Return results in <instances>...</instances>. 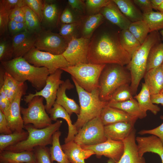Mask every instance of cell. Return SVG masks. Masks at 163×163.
Returning a JSON list of instances; mask_svg holds the SVG:
<instances>
[{
  "mask_svg": "<svg viewBox=\"0 0 163 163\" xmlns=\"http://www.w3.org/2000/svg\"><path fill=\"white\" fill-rule=\"evenodd\" d=\"M131 56L121 45L119 40L107 33L93 38L88 46V63L117 64L124 66L130 62Z\"/></svg>",
  "mask_w": 163,
  "mask_h": 163,
  "instance_id": "obj_1",
  "label": "cell"
},
{
  "mask_svg": "<svg viewBox=\"0 0 163 163\" xmlns=\"http://www.w3.org/2000/svg\"><path fill=\"white\" fill-rule=\"evenodd\" d=\"M1 65L16 80L23 83L27 81L38 91L45 86L46 79L50 74L47 68L36 67L23 57L1 62Z\"/></svg>",
  "mask_w": 163,
  "mask_h": 163,
  "instance_id": "obj_2",
  "label": "cell"
},
{
  "mask_svg": "<svg viewBox=\"0 0 163 163\" xmlns=\"http://www.w3.org/2000/svg\"><path fill=\"white\" fill-rule=\"evenodd\" d=\"M158 31L149 33L144 42L132 55L131 60L126 65L131 76L130 87L133 95L136 94L139 83L146 72L147 59L151 48L161 42Z\"/></svg>",
  "mask_w": 163,
  "mask_h": 163,
  "instance_id": "obj_3",
  "label": "cell"
},
{
  "mask_svg": "<svg viewBox=\"0 0 163 163\" xmlns=\"http://www.w3.org/2000/svg\"><path fill=\"white\" fill-rule=\"evenodd\" d=\"M78 94L80 112L77 115V119L73 124L78 130L90 120L100 117L103 108L107 106L108 102L101 101L100 97L99 89L91 92H88L81 88L72 78Z\"/></svg>",
  "mask_w": 163,
  "mask_h": 163,
  "instance_id": "obj_4",
  "label": "cell"
},
{
  "mask_svg": "<svg viewBox=\"0 0 163 163\" xmlns=\"http://www.w3.org/2000/svg\"><path fill=\"white\" fill-rule=\"evenodd\" d=\"M131 82L130 73L124 66L117 64L106 65L99 79L101 100L108 102L117 88L123 85H129Z\"/></svg>",
  "mask_w": 163,
  "mask_h": 163,
  "instance_id": "obj_5",
  "label": "cell"
},
{
  "mask_svg": "<svg viewBox=\"0 0 163 163\" xmlns=\"http://www.w3.org/2000/svg\"><path fill=\"white\" fill-rule=\"evenodd\" d=\"M62 123V121L57 120L49 126L40 129L37 128L31 124L24 125V128L28 133L27 139L8 147L5 150L15 152L31 151H34L36 147L51 145L53 135L59 130Z\"/></svg>",
  "mask_w": 163,
  "mask_h": 163,
  "instance_id": "obj_6",
  "label": "cell"
},
{
  "mask_svg": "<svg viewBox=\"0 0 163 163\" xmlns=\"http://www.w3.org/2000/svg\"><path fill=\"white\" fill-rule=\"evenodd\" d=\"M106 65L79 63L61 69L71 75L81 88L91 92L99 88L100 76Z\"/></svg>",
  "mask_w": 163,
  "mask_h": 163,
  "instance_id": "obj_7",
  "label": "cell"
},
{
  "mask_svg": "<svg viewBox=\"0 0 163 163\" xmlns=\"http://www.w3.org/2000/svg\"><path fill=\"white\" fill-rule=\"evenodd\" d=\"M44 98L36 96L28 104V107H21L24 125L32 124L35 128L40 129L46 128L52 124L51 119L47 113L43 103Z\"/></svg>",
  "mask_w": 163,
  "mask_h": 163,
  "instance_id": "obj_8",
  "label": "cell"
},
{
  "mask_svg": "<svg viewBox=\"0 0 163 163\" xmlns=\"http://www.w3.org/2000/svg\"><path fill=\"white\" fill-rule=\"evenodd\" d=\"M30 64L47 68L50 74L58 69L71 66L62 54L56 55L40 50L34 47L23 57Z\"/></svg>",
  "mask_w": 163,
  "mask_h": 163,
  "instance_id": "obj_9",
  "label": "cell"
},
{
  "mask_svg": "<svg viewBox=\"0 0 163 163\" xmlns=\"http://www.w3.org/2000/svg\"><path fill=\"white\" fill-rule=\"evenodd\" d=\"M104 127L100 117L94 118L78 130L74 141L81 146L94 145L104 142L107 139Z\"/></svg>",
  "mask_w": 163,
  "mask_h": 163,
  "instance_id": "obj_10",
  "label": "cell"
},
{
  "mask_svg": "<svg viewBox=\"0 0 163 163\" xmlns=\"http://www.w3.org/2000/svg\"><path fill=\"white\" fill-rule=\"evenodd\" d=\"M63 71L59 69L54 73L50 74L46 79L45 86L42 90L36 91L34 94L30 93L24 97V101L26 103L28 104L35 96L42 97L46 101L45 107L48 113L55 102L59 88L64 82L61 79Z\"/></svg>",
  "mask_w": 163,
  "mask_h": 163,
  "instance_id": "obj_11",
  "label": "cell"
},
{
  "mask_svg": "<svg viewBox=\"0 0 163 163\" xmlns=\"http://www.w3.org/2000/svg\"><path fill=\"white\" fill-rule=\"evenodd\" d=\"M68 44L59 34L41 30L36 34L34 47L40 50L59 55L63 53Z\"/></svg>",
  "mask_w": 163,
  "mask_h": 163,
  "instance_id": "obj_12",
  "label": "cell"
},
{
  "mask_svg": "<svg viewBox=\"0 0 163 163\" xmlns=\"http://www.w3.org/2000/svg\"><path fill=\"white\" fill-rule=\"evenodd\" d=\"M90 39L72 37L62 55L71 66L79 63H88V59Z\"/></svg>",
  "mask_w": 163,
  "mask_h": 163,
  "instance_id": "obj_13",
  "label": "cell"
},
{
  "mask_svg": "<svg viewBox=\"0 0 163 163\" xmlns=\"http://www.w3.org/2000/svg\"><path fill=\"white\" fill-rule=\"evenodd\" d=\"M27 89V86L25 83L15 94L4 114L8 126L13 132H21L24 128L20 103L21 97L25 94Z\"/></svg>",
  "mask_w": 163,
  "mask_h": 163,
  "instance_id": "obj_14",
  "label": "cell"
},
{
  "mask_svg": "<svg viewBox=\"0 0 163 163\" xmlns=\"http://www.w3.org/2000/svg\"><path fill=\"white\" fill-rule=\"evenodd\" d=\"M84 149L93 151L97 158L104 156L113 160L117 163L122 156L124 150V145L122 141H117L109 139L105 142L94 145L81 146Z\"/></svg>",
  "mask_w": 163,
  "mask_h": 163,
  "instance_id": "obj_15",
  "label": "cell"
},
{
  "mask_svg": "<svg viewBox=\"0 0 163 163\" xmlns=\"http://www.w3.org/2000/svg\"><path fill=\"white\" fill-rule=\"evenodd\" d=\"M36 34L26 30L13 35V59L24 56L34 47Z\"/></svg>",
  "mask_w": 163,
  "mask_h": 163,
  "instance_id": "obj_16",
  "label": "cell"
},
{
  "mask_svg": "<svg viewBox=\"0 0 163 163\" xmlns=\"http://www.w3.org/2000/svg\"><path fill=\"white\" fill-rule=\"evenodd\" d=\"M136 130L134 129L122 142L124 145L123 153L117 163H146L143 156L139 153L136 141Z\"/></svg>",
  "mask_w": 163,
  "mask_h": 163,
  "instance_id": "obj_17",
  "label": "cell"
},
{
  "mask_svg": "<svg viewBox=\"0 0 163 163\" xmlns=\"http://www.w3.org/2000/svg\"><path fill=\"white\" fill-rule=\"evenodd\" d=\"M74 86L69 79H66L59 88L55 103L63 107L71 116L73 113L78 115L80 112V107L74 100L69 97L66 94L67 90L74 88Z\"/></svg>",
  "mask_w": 163,
  "mask_h": 163,
  "instance_id": "obj_18",
  "label": "cell"
},
{
  "mask_svg": "<svg viewBox=\"0 0 163 163\" xmlns=\"http://www.w3.org/2000/svg\"><path fill=\"white\" fill-rule=\"evenodd\" d=\"M136 141L138 152L141 156L146 152H152L158 154L163 163V144L157 136L151 135L148 136H137Z\"/></svg>",
  "mask_w": 163,
  "mask_h": 163,
  "instance_id": "obj_19",
  "label": "cell"
},
{
  "mask_svg": "<svg viewBox=\"0 0 163 163\" xmlns=\"http://www.w3.org/2000/svg\"><path fill=\"white\" fill-rule=\"evenodd\" d=\"M100 118L104 126L121 122L135 124L138 119L123 110L107 105L102 109Z\"/></svg>",
  "mask_w": 163,
  "mask_h": 163,
  "instance_id": "obj_20",
  "label": "cell"
},
{
  "mask_svg": "<svg viewBox=\"0 0 163 163\" xmlns=\"http://www.w3.org/2000/svg\"><path fill=\"white\" fill-rule=\"evenodd\" d=\"M99 13L104 18L122 30L128 29L131 23L122 13L113 0H110L107 5L101 9Z\"/></svg>",
  "mask_w": 163,
  "mask_h": 163,
  "instance_id": "obj_21",
  "label": "cell"
},
{
  "mask_svg": "<svg viewBox=\"0 0 163 163\" xmlns=\"http://www.w3.org/2000/svg\"><path fill=\"white\" fill-rule=\"evenodd\" d=\"M61 147L70 163H85V159L95 155L93 151L83 149L74 141L65 143Z\"/></svg>",
  "mask_w": 163,
  "mask_h": 163,
  "instance_id": "obj_22",
  "label": "cell"
},
{
  "mask_svg": "<svg viewBox=\"0 0 163 163\" xmlns=\"http://www.w3.org/2000/svg\"><path fill=\"white\" fill-rule=\"evenodd\" d=\"M134 124L121 122L104 126V132L107 139L122 142L134 129Z\"/></svg>",
  "mask_w": 163,
  "mask_h": 163,
  "instance_id": "obj_23",
  "label": "cell"
},
{
  "mask_svg": "<svg viewBox=\"0 0 163 163\" xmlns=\"http://www.w3.org/2000/svg\"><path fill=\"white\" fill-rule=\"evenodd\" d=\"M48 113L52 121H56L57 119L61 118L65 120L67 123L68 127V132L67 137L65 138V143L74 140L78 130L72 123L70 116L65 109L60 105L55 103L52 108Z\"/></svg>",
  "mask_w": 163,
  "mask_h": 163,
  "instance_id": "obj_24",
  "label": "cell"
},
{
  "mask_svg": "<svg viewBox=\"0 0 163 163\" xmlns=\"http://www.w3.org/2000/svg\"><path fill=\"white\" fill-rule=\"evenodd\" d=\"M143 78L151 95L161 92L163 89L161 66L146 72Z\"/></svg>",
  "mask_w": 163,
  "mask_h": 163,
  "instance_id": "obj_25",
  "label": "cell"
},
{
  "mask_svg": "<svg viewBox=\"0 0 163 163\" xmlns=\"http://www.w3.org/2000/svg\"><path fill=\"white\" fill-rule=\"evenodd\" d=\"M36 163L33 151L15 152L4 150L0 152V163Z\"/></svg>",
  "mask_w": 163,
  "mask_h": 163,
  "instance_id": "obj_26",
  "label": "cell"
},
{
  "mask_svg": "<svg viewBox=\"0 0 163 163\" xmlns=\"http://www.w3.org/2000/svg\"><path fill=\"white\" fill-rule=\"evenodd\" d=\"M124 15L131 22L143 20V14L130 0H112Z\"/></svg>",
  "mask_w": 163,
  "mask_h": 163,
  "instance_id": "obj_27",
  "label": "cell"
},
{
  "mask_svg": "<svg viewBox=\"0 0 163 163\" xmlns=\"http://www.w3.org/2000/svg\"><path fill=\"white\" fill-rule=\"evenodd\" d=\"M151 95L145 83H142L140 92L134 98L136 100L140 109L143 112L146 113L148 110H150L155 115L160 111V108L152 103Z\"/></svg>",
  "mask_w": 163,
  "mask_h": 163,
  "instance_id": "obj_28",
  "label": "cell"
},
{
  "mask_svg": "<svg viewBox=\"0 0 163 163\" xmlns=\"http://www.w3.org/2000/svg\"><path fill=\"white\" fill-rule=\"evenodd\" d=\"M107 105L123 110L138 119H143L147 116V113L141 110L137 101L134 98L121 102L108 103Z\"/></svg>",
  "mask_w": 163,
  "mask_h": 163,
  "instance_id": "obj_29",
  "label": "cell"
},
{
  "mask_svg": "<svg viewBox=\"0 0 163 163\" xmlns=\"http://www.w3.org/2000/svg\"><path fill=\"white\" fill-rule=\"evenodd\" d=\"M61 134V132L58 130L53 135L52 146L49 149L51 161L52 163L54 161L58 163H70L60 144Z\"/></svg>",
  "mask_w": 163,
  "mask_h": 163,
  "instance_id": "obj_30",
  "label": "cell"
},
{
  "mask_svg": "<svg viewBox=\"0 0 163 163\" xmlns=\"http://www.w3.org/2000/svg\"><path fill=\"white\" fill-rule=\"evenodd\" d=\"M119 40L123 48L131 56L141 45L128 29L122 30Z\"/></svg>",
  "mask_w": 163,
  "mask_h": 163,
  "instance_id": "obj_31",
  "label": "cell"
},
{
  "mask_svg": "<svg viewBox=\"0 0 163 163\" xmlns=\"http://www.w3.org/2000/svg\"><path fill=\"white\" fill-rule=\"evenodd\" d=\"M27 131L13 132L9 134H1L0 135V152L5 150L8 147L24 141L27 138Z\"/></svg>",
  "mask_w": 163,
  "mask_h": 163,
  "instance_id": "obj_32",
  "label": "cell"
},
{
  "mask_svg": "<svg viewBox=\"0 0 163 163\" xmlns=\"http://www.w3.org/2000/svg\"><path fill=\"white\" fill-rule=\"evenodd\" d=\"M163 63V42L157 44L151 49L147 62L146 72L162 65Z\"/></svg>",
  "mask_w": 163,
  "mask_h": 163,
  "instance_id": "obj_33",
  "label": "cell"
},
{
  "mask_svg": "<svg viewBox=\"0 0 163 163\" xmlns=\"http://www.w3.org/2000/svg\"><path fill=\"white\" fill-rule=\"evenodd\" d=\"M104 18L99 12L89 16L83 24L82 37L90 39L95 30L103 22Z\"/></svg>",
  "mask_w": 163,
  "mask_h": 163,
  "instance_id": "obj_34",
  "label": "cell"
},
{
  "mask_svg": "<svg viewBox=\"0 0 163 163\" xmlns=\"http://www.w3.org/2000/svg\"><path fill=\"white\" fill-rule=\"evenodd\" d=\"M25 16V23L27 30L30 32L37 34L41 30L40 19L37 15L28 6L22 7Z\"/></svg>",
  "mask_w": 163,
  "mask_h": 163,
  "instance_id": "obj_35",
  "label": "cell"
},
{
  "mask_svg": "<svg viewBox=\"0 0 163 163\" xmlns=\"http://www.w3.org/2000/svg\"><path fill=\"white\" fill-rule=\"evenodd\" d=\"M143 14V20L148 24L150 33L163 30V13L153 11Z\"/></svg>",
  "mask_w": 163,
  "mask_h": 163,
  "instance_id": "obj_36",
  "label": "cell"
},
{
  "mask_svg": "<svg viewBox=\"0 0 163 163\" xmlns=\"http://www.w3.org/2000/svg\"><path fill=\"white\" fill-rule=\"evenodd\" d=\"M142 44L148 36L150 30L146 23L143 20L131 22L128 29Z\"/></svg>",
  "mask_w": 163,
  "mask_h": 163,
  "instance_id": "obj_37",
  "label": "cell"
},
{
  "mask_svg": "<svg viewBox=\"0 0 163 163\" xmlns=\"http://www.w3.org/2000/svg\"><path fill=\"white\" fill-rule=\"evenodd\" d=\"M130 86L126 84L121 85L113 93L108 103L121 102L133 98Z\"/></svg>",
  "mask_w": 163,
  "mask_h": 163,
  "instance_id": "obj_38",
  "label": "cell"
},
{
  "mask_svg": "<svg viewBox=\"0 0 163 163\" xmlns=\"http://www.w3.org/2000/svg\"><path fill=\"white\" fill-rule=\"evenodd\" d=\"M58 14V10L56 4L44 2L43 20L49 24H54L57 20Z\"/></svg>",
  "mask_w": 163,
  "mask_h": 163,
  "instance_id": "obj_39",
  "label": "cell"
},
{
  "mask_svg": "<svg viewBox=\"0 0 163 163\" xmlns=\"http://www.w3.org/2000/svg\"><path fill=\"white\" fill-rule=\"evenodd\" d=\"M4 78L3 85L9 91L12 100L15 94L25 83L18 81L6 71Z\"/></svg>",
  "mask_w": 163,
  "mask_h": 163,
  "instance_id": "obj_40",
  "label": "cell"
},
{
  "mask_svg": "<svg viewBox=\"0 0 163 163\" xmlns=\"http://www.w3.org/2000/svg\"><path fill=\"white\" fill-rule=\"evenodd\" d=\"M79 25V22L70 24H62L59 34L69 43L73 37H75L74 34Z\"/></svg>",
  "mask_w": 163,
  "mask_h": 163,
  "instance_id": "obj_41",
  "label": "cell"
},
{
  "mask_svg": "<svg viewBox=\"0 0 163 163\" xmlns=\"http://www.w3.org/2000/svg\"><path fill=\"white\" fill-rule=\"evenodd\" d=\"M36 163H52L49 149L46 147L38 146L34 150Z\"/></svg>",
  "mask_w": 163,
  "mask_h": 163,
  "instance_id": "obj_42",
  "label": "cell"
},
{
  "mask_svg": "<svg viewBox=\"0 0 163 163\" xmlns=\"http://www.w3.org/2000/svg\"><path fill=\"white\" fill-rule=\"evenodd\" d=\"M110 0H87L85 1L86 8L91 15L97 14L110 2Z\"/></svg>",
  "mask_w": 163,
  "mask_h": 163,
  "instance_id": "obj_43",
  "label": "cell"
},
{
  "mask_svg": "<svg viewBox=\"0 0 163 163\" xmlns=\"http://www.w3.org/2000/svg\"><path fill=\"white\" fill-rule=\"evenodd\" d=\"M13 50L11 43L6 41L0 43V61L1 62L9 61L13 59Z\"/></svg>",
  "mask_w": 163,
  "mask_h": 163,
  "instance_id": "obj_44",
  "label": "cell"
},
{
  "mask_svg": "<svg viewBox=\"0 0 163 163\" xmlns=\"http://www.w3.org/2000/svg\"><path fill=\"white\" fill-rule=\"evenodd\" d=\"M23 2L37 15L41 22L42 21L44 2L40 0H23Z\"/></svg>",
  "mask_w": 163,
  "mask_h": 163,
  "instance_id": "obj_45",
  "label": "cell"
},
{
  "mask_svg": "<svg viewBox=\"0 0 163 163\" xmlns=\"http://www.w3.org/2000/svg\"><path fill=\"white\" fill-rule=\"evenodd\" d=\"M11 11L0 8V34L2 35L8 30L9 15Z\"/></svg>",
  "mask_w": 163,
  "mask_h": 163,
  "instance_id": "obj_46",
  "label": "cell"
},
{
  "mask_svg": "<svg viewBox=\"0 0 163 163\" xmlns=\"http://www.w3.org/2000/svg\"><path fill=\"white\" fill-rule=\"evenodd\" d=\"M8 30L13 35L27 30L25 23L18 22L12 20L9 21Z\"/></svg>",
  "mask_w": 163,
  "mask_h": 163,
  "instance_id": "obj_47",
  "label": "cell"
},
{
  "mask_svg": "<svg viewBox=\"0 0 163 163\" xmlns=\"http://www.w3.org/2000/svg\"><path fill=\"white\" fill-rule=\"evenodd\" d=\"M160 118L163 120V115H161ZM141 135L149 134L153 135L158 137L163 144V122L158 127L151 129L142 130L139 132Z\"/></svg>",
  "mask_w": 163,
  "mask_h": 163,
  "instance_id": "obj_48",
  "label": "cell"
},
{
  "mask_svg": "<svg viewBox=\"0 0 163 163\" xmlns=\"http://www.w3.org/2000/svg\"><path fill=\"white\" fill-rule=\"evenodd\" d=\"M22 7L17 6L11 11L9 15L10 20L25 23L24 14Z\"/></svg>",
  "mask_w": 163,
  "mask_h": 163,
  "instance_id": "obj_49",
  "label": "cell"
},
{
  "mask_svg": "<svg viewBox=\"0 0 163 163\" xmlns=\"http://www.w3.org/2000/svg\"><path fill=\"white\" fill-rule=\"evenodd\" d=\"M24 5L23 0H1L0 8L11 11L16 6Z\"/></svg>",
  "mask_w": 163,
  "mask_h": 163,
  "instance_id": "obj_50",
  "label": "cell"
},
{
  "mask_svg": "<svg viewBox=\"0 0 163 163\" xmlns=\"http://www.w3.org/2000/svg\"><path fill=\"white\" fill-rule=\"evenodd\" d=\"M133 1L143 12V14L147 13L153 11L150 0H134Z\"/></svg>",
  "mask_w": 163,
  "mask_h": 163,
  "instance_id": "obj_51",
  "label": "cell"
},
{
  "mask_svg": "<svg viewBox=\"0 0 163 163\" xmlns=\"http://www.w3.org/2000/svg\"><path fill=\"white\" fill-rule=\"evenodd\" d=\"M60 19L62 24H70L77 22L75 21L72 11L68 8L65 9L62 12Z\"/></svg>",
  "mask_w": 163,
  "mask_h": 163,
  "instance_id": "obj_52",
  "label": "cell"
},
{
  "mask_svg": "<svg viewBox=\"0 0 163 163\" xmlns=\"http://www.w3.org/2000/svg\"><path fill=\"white\" fill-rule=\"evenodd\" d=\"M13 132L10 129L5 114L0 110V133L1 134H9Z\"/></svg>",
  "mask_w": 163,
  "mask_h": 163,
  "instance_id": "obj_53",
  "label": "cell"
},
{
  "mask_svg": "<svg viewBox=\"0 0 163 163\" xmlns=\"http://www.w3.org/2000/svg\"><path fill=\"white\" fill-rule=\"evenodd\" d=\"M10 102L4 92L3 85L0 87V110L4 114L8 108Z\"/></svg>",
  "mask_w": 163,
  "mask_h": 163,
  "instance_id": "obj_54",
  "label": "cell"
},
{
  "mask_svg": "<svg viewBox=\"0 0 163 163\" xmlns=\"http://www.w3.org/2000/svg\"><path fill=\"white\" fill-rule=\"evenodd\" d=\"M68 3L71 8L79 12H83L86 8L85 3L81 0H68Z\"/></svg>",
  "mask_w": 163,
  "mask_h": 163,
  "instance_id": "obj_55",
  "label": "cell"
},
{
  "mask_svg": "<svg viewBox=\"0 0 163 163\" xmlns=\"http://www.w3.org/2000/svg\"><path fill=\"white\" fill-rule=\"evenodd\" d=\"M151 99L153 104H160L163 106V94L160 93L151 95Z\"/></svg>",
  "mask_w": 163,
  "mask_h": 163,
  "instance_id": "obj_56",
  "label": "cell"
},
{
  "mask_svg": "<svg viewBox=\"0 0 163 163\" xmlns=\"http://www.w3.org/2000/svg\"><path fill=\"white\" fill-rule=\"evenodd\" d=\"M153 9L158 11V9L161 4L163 0H150Z\"/></svg>",
  "mask_w": 163,
  "mask_h": 163,
  "instance_id": "obj_57",
  "label": "cell"
},
{
  "mask_svg": "<svg viewBox=\"0 0 163 163\" xmlns=\"http://www.w3.org/2000/svg\"><path fill=\"white\" fill-rule=\"evenodd\" d=\"M158 11L163 13V2L159 7Z\"/></svg>",
  "mask_w": 163,
  "mask_h": 163,
  "instance_id": "obj_58",
  "label": "cell"
},
{
  "mask_svg": "<svg viewBox=\"0 0 163 163\" xmlns=\"http://www.w3.org/2000/svg\"><path fill=\"white\" fill-rule=\"evenodd\" d=\"M107 163H116L115 161L113 159L109 158V159L107 161Z\"/></svg>",
  "mask_w": 163,
  "mask_h": 163,
  "instance_id": "obj_59",
  "label": "cell"
},
{
  "mask_svg": "<svg viewBox=\"0 0 163 163\" xmlns=\"http://www.w3.org/2000/svg\"><path fill=\"white\" fill-rule=\"evenodd\" d=\"M159 32L161 36V40L163 41V30L159 31Z\"/></svg>",
  "mask_w": 163,
  "mask_h": 163,
  "instance_id": "obj_60",
  "label": "cell"
},
{
  "mask_svg": "<svg viewBox=\"0 0 163 163\" xmlns=\"http://www.w3.org/2000/svg\"><path fill=\"white\" fill-rule=\"evenodd\" d=\"M161 67H162V73H163V63L161 65ZM161 93L163 94V89Z\"/></svg>",
  "mask_w": 163,
  "mask_h": 163,
  "instance_id": "obj_61",
  "label": "cell"
},
{
  "mask_svg": "<svg viewBox=\"0 0 163 163\" xmlns=\"http://www.w3.org/2000/svg\"></svg>",
  "mask_w": 163,
  "mask_h": 163,
  "instance_id": "obj_62",
  "label": "cell"
}]
</instances>
